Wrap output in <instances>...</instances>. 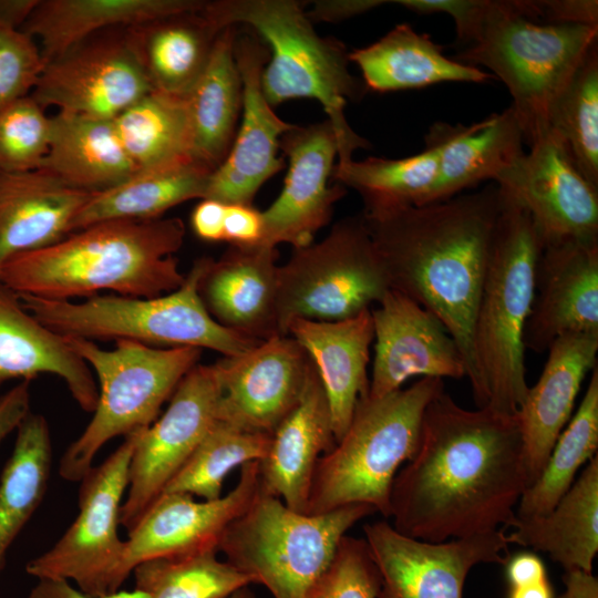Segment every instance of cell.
<instances>
[{
  "label": "cell",
  "instance_id": "6da1fadb",
  "mask_svg": "<svg viewBox=\"0 0 598 598\" xmlns=\"http://www.w3.org/2000/svg\"><path fill=\"white\" fill-rule=\"evenodd\" d=\"M527 486L518 415L467 410L442 391L424 411L415 455L393 481L392 526L432 543L505 530Z\"/></svg>",
  "mask_w": 598,
  "mask_h": 598
},
{
  "label": "cell",
  "instance_id": "7a4b0ae2",
  "mask_svg": "<svg viewBox=\"0 0 598 598\" xmlns=\"http://www.w3.org/2000/svg\"><path fill=\"white\" fill-rule=\"evenodd\" d=\"M502 206L492 182L437 203L362 214L391 290L443 322L463 353L470 383L473 327Z\"/></svg>",
  "mask_w": 598,
  "mask_h": 598
},
{
  "label": "cell",
  "instance_id": "3957f363",
  "mask_svg": "<svg viewBox=\"0 0 598 598\" xmlns=\"http://www.w3.org/2000/svg\"><path fill=\"white\" fill-rule=\"evenodd\" d=\"M184 237L185 225L177 217L97 223L9 258L0 267V282L16 293L56 300L102 290L158 297L185 280L173 256Z\"/></svg>",
  "mask_w": 598,
  "mask_h": 598
},
{
  "label": "cell",
  "instance_id": "277c9868",
  "mask_svg": "<svg viewBox=\"0 0 598 598\" xmlns=\"http://www.w3.org/2000/svg\"><path fill=\"white\" fill-rule=\"evenodd\" d=\"M501 193L503 206L473 327L471 386L478 408L515 416L529 389L524 331L544 244L527 210Z\"/></svg>",
  "mask_w": 598,
  "mask_h": 598
},
{
  "label": "cell",
  "instance_id": "5b68a950",
  "mask_svg": "<svg viewBox=\"0 0 598 598\" xmlns=\"http://www.w3.org/2000/svg\"><path fill=\"white\" fill-rule=\"evenodd\" d=\"M200 13L218 30L245 24L266 44L269 59L262 70L261 89L271 106L293 99H315L337 128L347 156L368 147L344 116L348 101H359L367 87L351 74L346 45L316 32L303 2L205 1Z\"/></svg>",
  "mask_w": 598,
  "mask_h": 598
},
{
  "label": "cell",
  "instance_id": "8992f818",
  "mask_svg": "<svg viewBox=\"0 0 598 598\" xmlns=\"http://www.w3.org/2000/svg\"><path fill=\"white\" fill-rule=\"evenodd\" d=\"M442 391V379L421 378L384 396L360 399L343 435L318 461L306 513L367 504L390 517L393 481L415 455L424 411Z\"/></svg>",
  "mask_w": 598,
  "mask_h": 598
},
{
  "label": "cell",
  "instance_id": "52a82bcc",
  "mask_svg": "<svg viewBox=\"0 0 598 598\" xmlns=\"http://www.w3.org/2000/svg\"><path fill=\"white\" fill-rule=\"evenodd\" d=\"M597 38L598 27L530 18L525 0H492L480 34L453 59L504 82L529 146L549 130L553 103Z\"/></svg>",
  "mask_w": 598,
  "mask_h": 598
},
{
  "label": "cell",
  "instance_id": "ba28073f",
  "mask_svg": "<svg viewBox=\"0 0 598 598\" xmlns=\"http://www.w3.org/2000/svg\"><path fill=\"white\" fill-rule=\"evenodd\" d=\"M207 261L208 257L196 260L181 287L158 297L96 295L73 301L18 296L24 309L61 336L240 354L259 342L220 326L206 310L198 285Z\"/></svg>",
  "mask_w": 598,
  "mask_h": 598
},
{
  "label": "cell",
  "instance_id": "9c48e42d",
  "mask_svg": "<svg viewBox=\"0 0 598 598\" xmlns=\"http://www.w3.org/2000/svg\"><path fill=\"white\" fill-rule=\"evenodd\" d=\"M375 512L351 504L322 514L299 513L260 488L225 529L218 553L274 598H305L347 532Z\"/></svg>",
  "mask_w": 598,
  "mask_h": 598
},
{
  "label": "cell",
  "instance_id": "30bf717a",
  "mask_svg": "<svg viewBox=\"0 0 598 598\" xmlns=\"http://www.w3.org/2000/svg\"><path fill=\"white\" fill-rule=\"evenodd\" d=\"M64 337L99 381L93 416L60 462L62 478L78 482L93 467L95 455L110 440L146 429L158 417L162 405L198 364L202 349L156 348L117 340L114 349L105 350L92 340Z\"/></svg>",
  "mask_w": 598,
  "mask_h": 598
},
{
  "label": "cell",
  "instance_id": "8fae6325",
  "mask_svg": "<svg viewBox=\"0 0 598 598\" xmlns=\"http://www.w3.org/2000/svg\"><path fill=\"white\" fill-rule=\"evenodd\" d=\"M391 290L361 216L337 221L318 243L293 249L278 268L280 334L292 319L338 321L370 310Z\"/></svg>",
  "mask_w": 598,
  "mask_h": 598
},
{
  "label": "cell",
  "instance_id": "7c38bea8",
  "mask_svg": "<svg viewBox=\"0 0 598 598\" xmlns=\"http://www.w3.org/2000/svg\"><path fill=\"white\" fill-rule=\"evenodd\" d=\"M142 430L125 436L102 464L80 481L75 520L49 550L27 564L30 576L74 581L81 591L95 597L120 590L126 580L122 573L124 540L118 536L120 515L131 458Z\"/></svg>",
  "mask_w": 598,
  "mask_h": 598
},
{
  "label": "cell",
  "instance_id": "4fadbf2b",
  "mask_svg": "<svg viewBox=\"0 0 598 598\" xmlns=\"http://www.w3.org/2000/svg\"><path fill=\"white\" fill-rule=\"evenodd\" d=\"M221 385L215 364H196L181 381L165 412L143 429L128 470L120 524L132 529L189 460L217 420Z\"/></svg>",
  "mask_w": 598,
  "mask_h": 598
},
{
  "label": "cell",
  "instance_id": "5bb4252c",
  "mask_svg": "<svg viewBox=\"0 0 598 598\" xmlns=\"http://www.w3.org/2000/svg\"><path fill=\"white\" fill-rule=\"evenodd\" d=\"M363 533L381 578L379 598H463L474 566L508 558L504 529L440 543L405 536L384 520L365 524Z\"/></svg>",
  "mask_w": 598,
  "mask_h": 598
},
{
  "label": "cell",
  "instance_id": "9a60e30c",
  "mask_svg": "<svg viewBox=\"0 0 598 598\" xmlns=\"http://www.w3.org/2000/svg\"><path fill=\"white\" fill-rule=\"evenodd\" d=\"M495 184L527 210L544 245L598 240V188L580 174L551 130L534 141Z\"/></svg>",
  "mask_w": 598,
  "mask_h": 598
},
{
  "label": "cell",
  "instance_id": "2e32d148",
  "mask_svg": "<svg viewBox=\"0 0 598 598\" xmlns=\"http://www.w3.org/2000/svg\"><path fill=\"white\" fill-rule=\"evenodd\" d=\"M288 157V172L276 200L262 213L261 244L293 249L313 243L332 216L334 204L347 188L331 185L333 168L344 155L343 144L330 120L307 126L293 125L280 140Z\"/></svg>",
  "mask_w": 598,
  "mask_h": 598
},
{
  "label": "cell",
  "instance_id": "e0dca14e",
  "mask_svg": "<svg viewBox=\"0 0 598 598\" xmlns=\"http://www.w3.org/2000/svg\"><path fill=\"white\" fill-rule=\"evenodd\" d=\"M152 90L123 34L87 39L47 62L31 96L44 110L115 118Z\"/></svg>",
  "mask_w": 598,
  "mask_h": 598
},
{
  "label": "cell",
  "instance_id": "ac0fdd59",
  "mask_svg": "<svg viewBox=\"0 0 598 598\" xmlns=\"http://www.w3.org/2000/svg\"><path fill=\"white\" fill-rule=\"evenodd\" d=\"M234 53L243 80L241 122L227 156L209 177L204 198L251 205L259 188L285 167L278 156L280 140L293 124L281 120L264 95L266 44L255 33L238 31Z\"/></svg>",
  "mask_w": 598,
  "mask_h": 598
},
{
  "label": "cell",
  "instance_id": "d6986e66",
  "mask_svg": "<svg viewBox=\"0 0 598 598\" xmlns=\"http://www.w3.org/2000/svg\"><path fill=\"white\" fill-rule=\"evenodd\" d=\"M214 364L221 385L217 419L270 435L299 402L312 368L289 334L274 336Z\"/></svg>",
  "mask_w": 598,
  "mask_h": 598
},
{
  "label": "cell",
  "instance_id": "ffe728a7",
  "mask_svg": "<svg viewBox=\"0 0 598 598\" xmlns=\"http://www.w3.org/2000/svg\"><path fill=\"white\" fill-rule=\"evenodd\" d=\"M260 491L259 461L244 464L234 488L217 499L196 501L184 493H162L124 540L125 579L146 560L217 550L227 526Z\"/></svg>",
  "mask_w": 598,
  "mask_h": 598
},
{
  "label": "cell",
  "instance_id": "44dd1931",
  "mask_svg": "<svg viewBox=\"0 0 598 598\" xmlns=\"http://www.w3.org/2000/svg\"><path fill=\"white\" fill-rule=\"evenodd\" d=\"M374 359L369 398H381L401 389L412 377H466L463 353L430 310L406 296L390 290L371 308Z\"/></svg>",
  "mask_w": 598,
  "mask_h": 598
},
{
  "label": "cell",
  "instance_id": "7402d4cb",
  "mask_svg": "<svg viewBox=\"0 0 598 598\" xmlns=\"http://www.w3.org/2000/svg\"><path fill=\"white\" fill-rule=\"evenodd\" d=\"M573 333L598 334V240L547 244L538 259L525 349L544 352Z\"/></svg>",
  "mask_w": 598,
  "mask_h": 598
},
{
  "label": "cell",
  "instance_id": "603a6c76",
  "mask_svg": "<svg viewBox=\"0 0 598 598\" xmlns=\"http://www.w3.org/2000/svg\"><path fill=\"white\" fill-rule=\"evenodd\" d=\"M277 260V248L265 244L231 246L218 260L208 257L198 292L212 318L258 342L280 334Z\"/></svg>",
  "mask_w": 598,
  "mask_h": 598
},
{
  "label": "cell",
  "instance_id": "cb8c5ba5",
  "mask_svg": "<svg viewBox=\"0 0 598 598\" xmlns=\"http://www.w3.org/2000/svg\"><path fill=\"white\" fill-rule=\"evenodd\" d=\"M548 351L543 372L518 412L528 486L543 471L569 421L584 379L597 365L598 334L564 336Z\"/></svg>",
  "mask_w": 598,
  "mask_h": 598
},
{
  "label": "cell",
  "instance_id": "d4e9b609",
  "mask_svg": "<svg viewBox=\"0 0 598 598\" xmlns=\"http://www.w3.org/2000/svg\"><path fill=\"white\" fill-rule=\"evenodd\" d=\"M334 443L328 399L312 363L299 402L274 431L259 461L260 488L306 513L318 461Z\"/></svg>",
  "mask_w": 598,
  "mask_h": 598
},
{
  "label": "cell",
  "instance_id": "484cf974",
  "mask_svg": "<svg viewBox=\"0 0 598 598\" xmlns=\"http://www.w3.org/2000/svg\"><path fill=\"white\" fill-rule=\"evenodd\" d=\"M312 361L326 392L336 442L343 435L357 403L368 396V365L374 340L371 309L338 321L296 318L287 327Z\"/></svg>",
  "mask_w": 598,
  "mask_h": 598
},
{
  "label": "cell",
  "instance_id": "4316f807",
  "mask_svg": "<svg viewBox=\"0 0 598 598\" xmlns=\"http://www.w3.org/2000/svg\"><path fill=\"white\" fill-rule=\"evenodd\" d=\"M40 374L62 379L82 410H95L99 388L89 364L64 336L37 320L18 293L0 282V386L12 379L31 381Z\"/></svg>",
  "mask_w": 598,
  "mask_h": 598
},
{
  "label": "cell",
  "instance_id": "83f0119b",
  "mask_svg": "<svg viewBox=\"0 0 598 598\" xmlns=\"http://www.w3.org/2000/svg\"><path fill=\"white\" fill-rule=\"evenodd\" d=\"M425 145L439 154V175L429 204L446 200L483 181L495 183L525 153L512 107L471 125L434 123Z\"/></svg>",
  "mask_w": 598,
  "mask_h": 598
},
{
  "label": "cell",
  "instance_id": "f1b7e54d",
  "mask_svg": "<svg viewBox=\"0 0 598 598\" xmlns=\"http://www.w3.org/2000/svg\"><path fill=\"white\" fill-rule=\"evenodd\" d=\"M91 195L43 168L0 172V267L71 234L73 218Z\"/></svg>",
  "mask_w": 598,
  "mask_h": 598
},
{
  "label": "cell",
  "instance_id": "f546056e",
  "mask_svg": "<svg viewBox=\"0 0 598 598\" xmlns=\"http://www.w3.org/2000/svg\"><path fill=\"white\" fill-rule=\"evenodd\" d=\"M198 0H40L21 28L40 47L47 62L109 28H131L197 11Z\"/></svg>",
  "mask_w": 598,
  "mask_h": 598
},
{
  "label": "cell",
  "instance_id": "4dcf8cb0",
  "mask_svg": "<svg viewBox=\"0 0 598 598\" xmlns=\"http://www.w3.org/2000/svg\"><path fill=\"white\" fill-rule=\"evenodd\" d=\"M41 168L71 187L91 193L115 186L137 171L114 118L70 112L51 117L49 151Z\"/></svg>",
  "mask_w": 598,
  "mask_h": 598
},
{
  "label": "cell",
  "instance_id": "1f68e13d",
  "mask_svg": "<svg viewBox=\"0 0 598 598\" xmlns=\"http://www.w3.org/2000/svg\"><path fill=\"white\" fill-rule=\"evenodd\" d=\"M508 528L509 545L546 553L565 571L592 573L598 551L597 454L550 512L528 518L516 516Z\"/></svg>",
  "mask_w": 598,
  "mask_h": 598
},
{
  "label": "cell",
  "instance_id": "d6a6232c",
  "mask_svg": "<svg viewBox=\"0 0 598 598\" xmlns=\"http://www.w3.org/2000/svg\"><path fill=\"white\" fill-rule=\"evenodd\" d=\"M367 90L391 92L425 87L443 82L483 83L492 78L480 68L447 58L429 34L410 24L395 25L374 43L349 52Z\"/></svg>",
  "mask_w": 598,
  "mask_h": 598
},
{
  "label": "cell",
  "instance_id": "836d02e7",
  "mask_svg": "<svg viewBox=\"0 0 598 598\" xmlns=\"http://www.w3.org/2000/svg\"><path fill=\"white\" fill-rule=\"evenodd\" d=\"M213 171L194 158L134 172L120 184L92 193L71 233L109 220H151L189 199H203Z\"/></svg>",
  "mask_w": 598,
  "mask_h": 598
},
{
  "label": "cell",
  "instance_id": "e575fe53",
  "mask_svg": "<svg viewBox=\"0 0 598 598\" xmlns=\"http://www.w3.org/2000/svg\"><path fill=\"white\" fill-rule=\"evenodd\" d=\"M220 32L199 9L126 28L124 34L152 89L185 96L205 69Z\"/></svg>",
  "mask_w": 598,
  "mask_h": 598
},
{
  "label": "cell",
  "instance_id": "d590c367",
  "mask_svg": "<svg viewBox=\"0 0 598 598\" xmlns=\"http://www.w3.org/2000/svg\"><path fill=\"white\" fill-rule=\"evenodd\" d=\"M238 31L237 25L221 30L205 69L186 95L194 158L213 172L229 152L243 109V80L234 53Z\"/></svg>",
  "mask_w": 598,
  "mask_h": 598
},
{
  "label": "cell",
  "instance_id": "8d00e7d4",
  "mask_svg": "<svg viewBox=\"0 0 598 598\" xmlns=\"http://www.w3.org/2000/svg\"><path fill=\"white\" fill-rule=\"evenodd\" d=\"M11 456L0 478V573L10 546L41 504L52 465L49 424L29 413L17 427Z\"/></svg>",
  "mask_w": 598,
  "mask_h": 598
},
{
  "label": "cell",
  "instance_id": "74e56055",
  "mask_svg": "<svg viewBox=\"0 0 598 598\" xmlns=\"http://www.w3.org/2000/svg\"><path fill=\"white\" fill-rule=\"evenodd\" d=\"M114 123L137 169L194 158L186 95L152 90L118 114Z\"/></svg>",
  "mask_w": 598,
  "mask_h": 598
},
{
  "label": "cell",
  "instance_id": "f35d334b",
  "mask_svg": "<svg viewBox=\"0 0 598 598\" xmlns=\"http://www.w3.org/2000/svg\"><path fill=\"white\" fill-rule=\"evenodd\" d=\"M439 175V154L430 145L415 155L389 159L338 161L332 181L360 194L365 213L427 205Z\"/></svg>",
  "mask_w": 598,
  "mask_h": 598
},
{
  "label": "cell",
  "instance_id": "ab89813d",
  "mask_svg": "<svg viewBox=\"0 0 598 598\" xmlns=\"http://www.w3.org/2000/svg\"><path fill=\"white\" fill-rule=\"evenodd\" d=\"M598 448V368L591 371L586 393L564 427L538 477L524 491L516 516H542L550 512L575 482L578 470Z\"/></svg>",
  "mask_w": 598,
  "mask_h": 598
},
{
  "label": "cell",
  "instance_id": "60d3db41",
  "mask_svg": "<svg viewBox=\"0 0 598 598\" xmlns=\"http://www.w3.org/2000/svg\"><path fill=\"white\" fill-rule=\"evenodd\" d=\"M270 441V434L248 431L217 419L163 493L217 499L228 474L244 464L261 461L267 455Z\"/></svg>",
  "mask_w": 598,
  "mask_h": 598
},
{
  "label": "cell",
  "instance_id": "b9f144b4",
  "mask_svg": "<svg viewBox=\"0 0 598 598\" xmlns=\"http://www.w3.org/2000/svg\"><path fill=\"white\" fill-rule=\"evenodd\" d=\"M217 550L146 560L133 570L134 588L148 598H228L254 580L220 560Z\"/></svg>",
  "mask_w": 598,
  "mask_h": 598
},
{
  "label": "cell",
  "instance_id": "7bdbcfd3",
  "mask_svg": "<svg viewBox=\"0 0 598 598\" xmlns=\"http://www.w3.org/2000/svg\"><path fill=\"white\" fill-rule=\"evenodd\" d=\"M548 128L563 140L580 174L598 188V41L553 103Z\"/></svg>",
  "mask_w": 598,
  "mask_h": 598
},
{
  "label": "cell",
  "instance_id": "ee69618b",
  "mask_svg": "<svg viewBox=\"0 0 598 598\" xmlns=\"http://www.w3.org/2000/svg\"><path fill=\"white\" fill-rule=\"evenodd\" d=\"M51 117L31 96L0 109V172L41 168L49 151Z\"/></svg>",
  "mask_w": 598,
  "mask_h": 598
},
{
  "label": "cell",
  "instance_id": "f6af8a7d",
  "mask_svg": "<svg viewBox=\"0 0 598 598\" xmlns=\"http://www.w3.org/2000/svg\"><path fill=\"white\" fill-rule=\"evenodd\" d=\"M381 578L364 538L344 536L305 598H379Z\"/></svg>",
  "mask_w": 598,
  "mask_h": 598
},
{
  "label": "cell",
  "instance_id": "bcb514c9",
  "mask_svg": "<svg viewBox=\"0 0 598 598\" xmlns=\"http://www.w3.org/2000/svg\"><path fill=\"white\" fill-rule=\"evenodd\" d=\"M44 66L33 38L0 23V109L31 95Z\"/></svg>",
  "mask_w": 598,
  "mask_h": 598
},
{
  "label": "cell",
  "instance_id": "7dc6e473",
  "mask_svg": "<svg viewBox=\"0 0 598 598\" xmlns=\"http://www.w3.org/2000/svg\"><path fill=\"white\" fill-rule=\"evenodd\" d=\"M492 0H394L419 14L446 13L455 22L457 41L464 47L480 34L488 14Z\"/></svg>",
  "mask_w": 598,
  "mask_h": 598
},
{
  "label": "cell",
  "instance_id": "c3c4849f",
  "mask_svg": "<svg viewBox=\"0 0 598 598\" xmlns=\"http://www.w3.org/2000/svg\"><path fill=\"white\" fill-rule=\"evenodd\" d=\"M532 8L540 22L598 27L597 0H540L532 1Z\"/></svg>",
  "mask_w": 598,
  "mask_h": 598
},
{
  "label": "cell",
  "instance_id": "681fc988",
  "mask_svg": "<svg viewBox=\"0 0 598 598\" xmlns=\"http://www.w3.org/2000/svg\"><path fill=\"white\" fill-rule=\"evenodd\" d=\"M262 213L252 205L226 204L224 240L231 246H255L262 241Z\"/></svg>",
  "mask_w": 598,
  "mask_h": 598
},
{
  "label": "cell",
  "instance_id": "f907efd6",
  "mask_svg": "<svg viewBox=\"0 0 598 598\" xmlns=\"http://www.w3.org/2000/svg\"><path fill=\"white\" fill-rule=\"evenodd\" d=\"M390 1L383 0H319L307 12L311 22H341L365 13Z\"/></svg>",
  "mask_w": 598,
  "mask_h": 598
},
{
  "label": "cell",
  "instance_id": "816d5d0a",
  "mask_svg": "<svg viewBox=\"0 0 598 598\" xmlns=\"http://www.w3.org/2000/svg\"><path fill=\"white\" fill-rule=\"evenodd\" d=\"M30 381H21L0 398V443L30 413Z\"/></svg>",
  "mask_w": 598,
  "mask_h": 598
},
{
  "label": "cell",
  "instance_id": "f5cc1de1",
  "mask_svg": "<svg viewBox=\"0 0 598 598\" xmlns=\"http://www.w3.org/2000/svg\"><path fill=\"white\" fill-rule=\"evenodd\" d=\"M225 212L226 204L208 198L200 199L190 216L195 235L205 241L224 240Z\"/></svg>",
  "mask_w": 598,
  "mask_h": 598
},
{
  "label": "cell",
  "instance_id": "db71d44e",
  "mask_svg": "<svg viewBox=\"0 0 598 598\" xmlns=\"http://www.w3.org/2000/svg\"><path fill=\"white\" fill-rule=\"evenodd\" d=\"M28 598H148L141 590H117L105 596H91L74 588L70 581L60 578L38 579Z\"/></svg>",
  "mask_w": 598,
  "mask_h": 598
},
{
  "label": "cell",
  "instance_id": "11a10c76",
  "mask_svg": "<svg viewBox=\"0 0 598 598\" xmlns=\"http://www.w3.org/2000/svg\"><path fill=\"white\" fill-rule=\"evenodd\" d=\"M506 577L512 587H523L547 580L544 561L534 553H519L507 558Z\"/></svg>",
  "mask_w": 598,
  "mask_h": 598
},
{
  "label": "cell",
  "instance_id": "9f6ffc18",
  "mask_svg": "<svg viewBox=\"0 0 598 598\" xmlns=\"http://www.w3.org/2000/svg\"><path fill=\"white\" fill-rule=\"evenodd\" d=\"M564 584L565 590L559 598H598V578L592 573L565 571Z\"/></svg>",
  "mask_w": 598,
  "mask_h": 598
},
{
  "label": "cell",
  "instance_id": "6f0895ef",
  "mask_svg": "<svg viewBox=\"0 0 598 598\" xmlns=\"http://www.w3.org/2000/svg\"><path fill=\"white\" fill-rule=\"evenodd\" d=\"M40 0H0V23L20 29L30 18Z\"/></svg>",
  "mask_w": 598,
  "mask_h": 598
},
{
  "label": "cell",
  "instance_id": "680465c9",
  "mask_svg": "<svg viewBox=\"0 0 598 598\" xmlns=\"http://www.w3.org/2000/svg\"><path fill=\"white\" fill-rule=\"evenodd\" d=\"M508 598H554V590L547 579L523 587H512Z\"/></svg>",
  "mask_w": 598,
  "mask_h": 598
},
{
  "label": "cell",
  "instance_id": "91938a15",
  "mask_svg": "<svg viewBox=\"0 0 598 598\" xmlns=\"http://www.w3.org/2000/svg\"><path fill=\"white\" fill-rule=\"evenodd\" d=\"M228 598H258V596L254 592L250 586H247L237 590Z\"/></svg>",
  "mask_w": 598,
  "mask_h": 598
}]
</instances>
